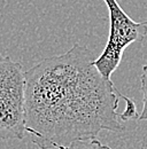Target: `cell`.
Wrapping results in <instances>:
<instances>
[{"label":"cell","mask_w":147,"mask_h":149,"mask_svg":"<svg viewBox=\"0 0 147 149\" xmlns=\"http://www.w3.org/2000/svg\"><path fill=\"white\" fill-rule=\"evenodd\" d=\"M62 149H111L108 145H104L99 140L94 139H83L76 140Z\"/></svg>","instance_id":"277c9868"},{"label":"cell","mask_w":147,"mask_h":149,"mask_svg":"<svg viewBox=\"0 0 147 149\" xmlns=\"http://www.w3.org/2000/svg\"><path fill=\"white\" fill-rule=\"evenodd\" d=\"M140 90L143 93V111L139 115L138 120H147V64L143 67L140 74Z\"/></svg>","instance_id":"5b68a950"},{"label":"cell","mask_w":147,"mask_h":149,"mask_svg":"<svg viewBox=\"0 0 147 149\" xmlns=\"http://www.w3.org/2000/svg\"><path fill=\"white\" fill-rule=\"evenodd\" d=\"M123 100L125 102V109L121 113L122 122H127V120H131V119H138L140 113H138L134 100L131 99V97L125 96V95L123 96Z\"/></svg>","instance_id":"8992f818"},{"label":"cell","mask_w":147,"mask_h":149,"mask_svg":"<svg viewBox=\"0 0 147 149\" xmlns=\"http://www.w3.org/2000/svg\"><path fill=\"white\" fill-rule=\"evenodd\" d=\"M95 58L90 48L75 44L25 71V131L39 149H62L101 131H125L117 112L124 95L100 74Z\"/></svg>","instance_id":"6da1fadb"},{"label":"cell","mask_w":147,"mask_h":149,"mask_svg":"<svg viewBox=\"0 0 147 149\" xmlns=\"http://www.w3.org/2000/svg\"><path fill=\"white\" fill-rule=\"evenodd\" d=\"M104 1L109 13V35L102 53L94 60V64L105 78L110 79L122 61L125 48L133 42H141L146 38L147 21H133L116 0Z\"/></svg>","instance_id":"3957f363"},{"label":"cell","mask_w":147,"mask_h":149,"mask_svg":"<svg viewBox=\"0 0 147 149\" xmlns=\"http://www.w3.org/2000/svg\"><path fill=\"white\" fill-rule=\"evenodd\" d=\"M25 71L0 54V140H22L25 131Z\"/></svg>","instance_id":"7a4b0ae2"},{"label":"cell","mask_w":147,"mask_h":149,"mask_svg":"<svg viewBox=\"0 0 147 149\" xmlns=\"http://www.w3.org/2000/svg\"><path fill=\"white\" fill-rule=\"evenodd\" d=\"M139 149H147V136H145L141 140V145H140V148Z\"/></svg>","instance_id":"52a82bcc"}]
</instances>
